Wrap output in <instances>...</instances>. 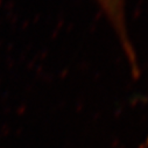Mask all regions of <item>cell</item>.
I'll list each match as a JSON object with an SVG mask.
<instances>
[{
	"mask_svg": "<svg viewBox=\"0 0 148 148\" xmlns=\"http://www.w3.org/2000/svg\"><path fill=\"white\" fill-rule=\"evenodd\" d=\"M140 148H148V146H147V145H145V143H142Z\"/></svg>",
	"mask_w": 148,
	"mask_h": 148,
	"instance_id": "2",
	"label": "cell"
},
{
	"mask_svg": "<svg viewBox=\"0 0 148 148\" xmlns=\"http://www.w3.org/2000/svg\"><path fill=\"white\" fill-rule=\"evenodd\" d=\"M97 6L100 8L106 20L113 28L120 47L125 54L127 63L130 65L133 77L138 78L140 76V68L136 57L135 49L131 41L128 33L126 11H125V0H93Z\"/></svg>",
	"mask_w": 148,
	"mask_h": 148,
	"instance_id": "1",
	"label": "cell"
}]
</instances>
